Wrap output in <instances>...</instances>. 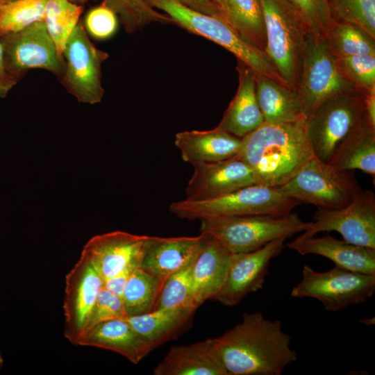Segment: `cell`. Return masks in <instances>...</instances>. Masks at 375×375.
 Wrapping results in <instances>:
<instances>
[{"label":"cell","mask_w":375,"mask_h":375,"mask_svg":"<svg viewBox=\"0 0 375 375\" xmlns=\"http://www.w3.org/2000/svg\"><path fill=\"white\" fill-rule=\"evenodd\" d=\"M213 340L229 375H281L297 358L281 321L261 312L244 313L241 322Z\"/></svg>","instance_id":"6da1fadb"},{"label":"cell","mask_w":375,"mask_h":375,"mask_svg":"<svg viewBox=\"0 0 375 375\" xmlns=\"http://www.w3.org/2000/svg\"><path fill=\"white\" fill-rule=\"evenodd\" d=\"M236 156L250 167L256 184L278 187L315 156L303 120L281 124L263 122L242 138Z\"/></svg>","instance_id":"7a4b0ae2"},{"label":"cell","mask_w":375,"mask_h":375,"mask_svg":"<svg viewBox=\"0 0 375 375\" xmlns=\"http://www.w3.org/2000/svg\"><path fill=\"white\" fill-rule=\"evenodd\" d=\"M151 7L164 12L187 31L202 36L228 50L254 72L286 84L267 54L246 40L222 17L200 12L180 0H144Z\"/></svg>","instance_id":"3957f363"},{"label":"cell","mask_w":375,"mask_h":375,"mask_svg":"<svg viewBox=\"0 0 375 375\" xmlns=\"http://www.w3.org/2000/svg\"><path fill=\"white\" fill-rule=\"evenodd\" d=\"M301 202L282 193L278 187L253 184L215 198L171 203L170 211L188 219L260 215L285 216Z\"/></svg>","instance_id":"277c9868"},{"label":"cell","mask_w":375,"mask_h":375,"mask_svg":"<svg viewBox=\"0 0 375 375\" xmlns=\"http://www.w3.org/2000/svg\"><path fill=\"white\" fill-rule=\"evenodd\" d=\"M201 221V233L215 238L231 253L259 249L278 238L305 231L310 224L303 222L294 212L285 216H233Z\"/></svg>","instance_id":"5b68a950"},{"label":"cell","mask_w":375,"mask_h":375,"mask_svg":"<svg viewBox=\"0 0 375 375\" xmlns=\"http://www.w3.org/2000/svg\"><path fill=\"white\" fill-rule=\"evenodd\" d=\"M259 1L265 28V53L282 80L297 89L308 32L287 0Z\"/></svg>","instance_id":"8992f818"},{"label":"cell","mask_w":375,"mask_h":375,"mask_svg":"<svg viewBox=\"0 0 375 375\" xmlns=\"http://www.w3.org/2000/svg\"><path fill=\"white\" fill-rule=\"evenodd\" d=\"M352 170H340L316 156L285 184L282 193L318 209H339L362 190Z\"/></svg>","instance_id":"52a82bcc"},{"label":"cell","mask_w":375,"mask_h":375,"mask_svg":"<svg viewBox=\"0 0 375 375\" xmlns=\"http://www.w3.org/2000/svg\"><path fill=\"white\" fill-rule=\"evenodd\" d=\"M365 94L359 90L338 94L306 117L308 135L317 158L329 163L342 140L367 116Z\"/></svg>","instance_id":"ba28073f"},{"label":"cell","mask_w":375,"mask_h":375,"mask_svg":"<svg viewBox=\"0 0 375 375\" xmlns=\"http://www.w3.org/2000/svg\"><path fill=\"white\" fill-rule=\"evenodd\" d=\"M375 292V274L349 271L337 266L326 272H316L303 265L302 278L291 290L296 298H312L328 312L340 311L364 303Z\"/></svg>","instance_id":"9c48e42d"},{"label":"cell","mask_w":375,"mask_h":375,"mask_svg":"<svg viewBox=\"0 0 375 375\" xmlns=\"http://www.w3.org/2000/svg\"><path fill=\"white\" fill-rule=\"evenodd\" d=\"M297 90L306 117L331 97L358 90L344 76L326 39L310 33L307 34Z\"/></svg>","instance_id":"30bf717a"},{"label":"cell","mask_w":375,"mask_h":375,"mask_svg":"<svg viewBox=\"0 0 375 375\" xmlns=\"http://www.w3.org/2000/svg\"><path fill=\"white\" fill-rule=\"evenodd\" d=\"M65 68L61 77L64 87L79 102L99 103L104 94L101 85V65L108 54L90 41L82 22H79L65 45Z\"/></svg>","instance_id":"8fae6325"},{"label":"cell","mask_w":375,"mask_h":375,"mask_svg":"<svg viewBox=\"0 0 375 375\" xmlns=\"http://www.w3.org/2000/svg\"><path fill=\"white\" fill-rule=\"evenodd\" d=\"M6 67L18 81L28 70L40 68L62 77L65 61L58 52L44 21L0 35Z\"/></svg>","instance_id":"7c38bea8"},{"label":"cell","mask_w":375,"mask_h":375,"mask_svg":"<svg viewBox=\"0 0 375 375\" xmlns=\"http://www.w3.org/2000/svg\"><path fill=\"white\" fill-rule=\"evenodd\" d=\"M335 231L347 242L375 249V195L361 190L339 209H318L303 236Z\"/></svg>","instance_id":"4fadbf2b"},{"label":"cell","mask_w":375,"mask_h":375,"mask_svg":"<svg viewBox=\"0 0 375 375\" xmlns=\"http://www.w3.org/2000/svg\"><path fill=\"white\" fill-rule=\"evenodd\" d=\"M104 279L90 256L83 250L65 276L63 311L64 335L72 344L83 332Z\"/></svg>","instance_id":"5bb4252c"},{"label":"cell","mask_w":375,"mask_h":375,"mask_svg":"<svg viewBox=\"0 0 375 375\" xmlns=\"http://www.w3.org/2000/svg\"><path fill=\"white\" fill-rule=\"evenodd\" d=\"M285 240L278 238L259 249L232 253L224 283L212 299L235 306L249 294L262 289L270 262L281 253Z\"/></svg>","instance_id":"9a60e30c"},{"label":"cell","mask_w":375,"mask_h":375,"mask_svg":"<svg viewBox=\"0 0 375 375\" xmlns=\"http://www.w3.org/2000/svg\"><path fill=\"white\" fill-rule=\"evenodd\" d=\"M185 188V199L201 201L222 196L256 184L250 167L238 156L194 166Z\"/></svg>","instance_id":"2e32d148"},{"label":"cell","mask_w":375,"mask_h":375,"mask_svg":"<svg viewBox=\"0 0 375 375\" xmlns=\"http://www.w3.org/2000/svg\"><path fill=\"white\" fill-rule=\"evenodd\" d=\"M147 237L120 231L106 233L90 238L83 250L105 281L132 265H140Z\"/></svg>","instance_id":"e0dca14e"},{"label":"cell","mask_w":375,"mask_h":375,"mask_svg":"<svg viewBox=\"0 0 375 375\" xmlns=\"http://www.w3.org/2000/svg\"><path fill=\"white\" fill-rule=\"evenodd\" d=\"M208 235L160 238L148 236L140 267L151 274L167 278L193 263Z\"/></svg>","instance_id":"ac0fdd59"},{"label":"cell","mask_w":375,"mask_h":375,"mask_svg":"<svg viewBox=\"0 0 375 375\" xmlns=\"http://www.w3.org/2000/svg\"><path fill=\"white\" fill-rule=\"evenodd\" d=\"M288 247L302 256H324L335 266L362 274H375V249L340 240L329 234L320 238L300 235Z\"/></svg>","instance_id":"d6986e66"},{"label":"cell","mask_w":375,"mask_h":375,"mask_svg":"<svg viewBox=\"0 0 375 375\" xmlns=\"http://www.w3.org/2000/svg\"><path fill=\"white\" fill-rule=\"evenodd\" d=\"M154 375H229L213 338L172 347Z\"/></svg>","instance_id":"ffe728a7"},{"label":"cell","mask_w":375,"mask_h":375,"mask_svg":"<svg viewBox=\"0 0 375 375\" xmlns=\"http://www.w3.org/2000/svg\"><path fill=\"white\" fill-rule=\"evenodd\" d=\"M238 87L219 123V128L242 138L258 128L264 119L259 107L254 72L238 60Z\"/></svg>","instance_id":"44dd1931"},{"label":"cell","mask_w":375,"mask_h":375,"mask_svg":"<svg viewBox=\"0 0 375 375\" xmlns=\"http://www.w3.org/2000/svg\"><path fill=\"white\" fill-rule=\"evenodd\" d=\"M174 143L183 160L194 167L236 156L241 147L242 138L216 127L207 131L178 132Z\"/></svg>","instance_id":"7402d4cb"},{"label":"cell","mask_w":375,"mask_h":375,"mask_svg":"<svg viewBox=\"0 0 375 375\" xmlns=\"http://www.w3.org/2000/svg\"><path fill=\"white\" fill-rule=\"evenodd\" d=\"M76 345L102 348L116 352L138 364L153 348L131 326L126 319L101 322L83 332Z\"/></svg>","instance_id":"603a6c76"},{"label":"cell","mask_w":375,"mask_h":375,"mask_svg":"<svg viewBox=\"0 0 375 375\" xmlns=\"http://www.w3.org/2000/svg\"><path fill=\"white\" fill-rule=\"evenodd\" d=\"M231 254L217 240L208 235L192 265L193 300L198 308L213 299L222 288Z\"/></svg>","instance_id":"cb8c5ba5"},{"label":"cell","mask_w":375,"mask_h":375,"mask_svg":"<svg viewBox=\"0 0 375 375\" xmlns=\"http://www.w3.org/2000/svg\"><path fill=\"white\" fill-rule=\"evenodd\" d=\"M256 93L264 122L293 123L306 118L297 90L264 74L254 72Z\"/></svg>","instance_id":"d4e9b609"},{"label":"cell","mask_w":375,"mask_h":375,"mask_svg":"<svg viewBox=\"0 0 375 375\" xmlns=\"http://www.w3.org/2000/svg\"><path fill=\"white\" fill-rule=\"evenodd\" d=\"M197 309L192 306L158 309L126 319L133 329L154 349L181 333Z\"/></svg>","instance_id":"484cf974"},{"label":"cell","mask_w":375,"mask_h":375,"mask_svg":"<svg viewBox=\"0 0 375 375\" xmlns=\"http://www.w3.org/2000/svg\"><path fill=\"white\" fill-rule=\"evenodd\" d=\"M340 170L360 169L375 176V126L367 116L347 134L328 163Z\"/></svg>","instance_id":"4316f807"},{"label":"cell","mask_w":375,"mask_h":375,"mask_svg":"<svg viewBox=\"0 0 375 375\" xmlns=\"http://www.w3.org/2000/svg\"><path fill=\"white\" fill-rule=\"evenodd\" d=\"M165 280L140 267L136 268L126 281L122 295L127 316L153 311Z\"/></svg>","instance_id":"83f0119b"},{"label":"cell","mask_w":375,"mask_h":375,"mask_svg":"<svg viewBox=\"0 0 375 375\" xmlns=\"http://www.w3.org/2000/svg\"><path fill=\"white\" fill-rule=\"evenodd\" d=\"M230 24L250 44L265 53L266 35L259 0H227Z\"/></svg>","instance_id":"f1b7e54d"},{"label":"cell","mask_w":375,"mask_h":375,"mask_svg":"<svg viewBox=\"0 0 375 375\" xmlns=\"http://www.w3.org/2000/svg\"><path fill=\"white\" fill-rule=\"evenodd\" d=\"M325 39L331 51L336 58L375 55V39L353 24L336 21Z\"/></svg>","instance_id":"f546056e"},{"label":"cell","mask_w":375,"mask_h":375,"mask_svg":"<svg viewBox=\"0 0 375 375\" xmlns=\"http://www.w3.org/2000/svg\"><path fill=\"white\" fill-rule=\"evenodd\" d=\"M83 7L69 0H48L44 22L62 57L69 35L79 23Z\"/></svg>","instance_id":"4dcf8cb0"},{"label":"cell","mask_w":375,"mask_h":375,"mask_svg":"<svg viewBox=\"0 0 375 375\" xmlns=\"http://www.w3.org/2000/svg\"><path fill=\"white\" fill-rule=\"evenodd\" d=\"M101 1L119 17L128 33H134L152 22L172 23L169 16L158 12L144 0Z\"/></svg>","instance_id":"1f68e13d"},{"label":"cell","mask_w":375,"mask_h":375,"mask_svg":"<svg viewBox=\"0 0 375 375\" xmlns=\"http://www.w3.org/2000/svg\"><path fill=\"white\" fill-rule=\"evenodd\" d=\"M48 0H15L0 3V35L22 30L44 21Z\"/></svg>","instance_id":"d6a6232c"},{"label":"cell","mask_w":375,"mask_h":375,"mask_svg":"<svg viewBox=\"0 0 375 375\" xmlns=\"http://www.w3.org/2000/svg\"><path fill=\"white\" fill-rule=\"evenodd\" d=\"M192 265L172 274L165 280L160 295L153 310L194 306Z\"/></svg>","instance_id":"836d02e7"},{"label":"cell","mask_w":375,"mask_h":375,"mask_svg":"<svg viewBox=\"0 0 375 375\" xmlns=\"http://www.w3.org/2000/svg\"><path fill=\"white\" fill-rule=\"evenodd\" d=\"M308 33L325 38L336 22L328 0H287Z\"/></svg>","instance_id":"e575fe53"},{"label":"cell","mask_w":375,"mask_h":375,"mask_svg":"<svg viewBox=\"0 0 375 375\" xmlns=\"http://www.w3.org/2000/svg\"><path fill=\"white\" fill-rule=\"evenodd\" d=\"M336 21L355 24L375 39V0H328Z\"/></svg>","instance_id":"d590c367"},{"label":"cell","mask_w":375,"mask_h":375,"mask_svg":"<svg viewBox=\"0 0 375 375\" xmlns=\"http://www.w3.org/2000/svg\"><path fill=\"white\" fill-rule=\"evenodd\" d=\"M347 79L364 93L375 91V55L336 58Z\"/></svg>","instance_id":"8d00e7d4"},{"label":"cell","mask_w":375,"mask_h":375,"mask_svg":"<svg viewBox=\"0 0 375 375\" xmlns=\"http://www.w3.org/2000/svg\"><path fill=\"white\" fill-rule=\"evenodd\" d=\"M127 317L122 299L103 286L88 317L83 332L104 321Z\"/></svg>","instance_id":"74e56055"},{"label":"cell","mask_w":375,"mask_h":375,"mask_svg":"<svg viewBox=\"0 0 375 375\" xmlns=\"http://www.w3.org/2000/svg\"><path fill=\"white\" fill-rule=\"evenodd\" d=\"M117 16L113 10L101 3L88 12L85 19V29L95 39L109 38L117 31Z\"/></svg>","instance_id":"f35d334b"},{"label":"cell","mask_w":375,"mask_h":375,"mask_svg":"<svg viewBox=\"0 0 375 375\" xmlns=\"http://www.w3.org/2000/svg\"><path fill=\"white\" fill-rule=\"evenodd\" d=\"M138 267H140L138 264L132 265L116 276L105 280L104 288L122 298L126 281L133 272Z\"/></svg>","instance_id":"ab89813d"},{"label":"cell","mask_w":375,"mask_h":375,"mask_svg":"<svg viewBox=\"0 0 375 375\" xmlns=\"http://www.w3.org/2000/svg\"><path fill=\"white\" fill-rule=\"evenodd\" d=\"M17 82L18 81L12 76L6 67L0 44V98H5Z\"/></svg>","instance_id":"60d3db41"},{"label":"cell","mask_w":375,"mask_h":375,"mask_svg":"<svg viewBox=\"0 0 375 375\" xmlns=\"http://www.w3.org/2000/svg\"><path fill=\"white\" fill-rule=\"evenodd\" d=\"M180 1L190 8L197 10L200 12L223 18L219 10L217 7V6L212 1V0Z\"/></svg>","instance_id":"b9f144b4"},{"label":"cell","mask_w":375,"mask_h":375,"mask_svg":"<svg viewBox=\"0 0 375 375\" xmlns=\"http://www.w3.org/2000/svg\"><path fill=\"white\" fill-rule=\"evenodd\" d=\"M364 103L367 117L370 123L375 126V91L365 94Z\"/></svg>","instance_id":"7bdbcfd3"},{"label":"cell","mask_w":375,"mask_h":375,"mask_svg":"<svg viewBox=\"0 0 375 375\" xmlns=\"http://www.w3.org/2000/svg\"><path fill=\"white\" fill-rule=\"evenodd\" d=\"M219 10L223 18L230 24L227 0H212Z\"/></svg>","instance_id":"ee69618b"},{"label":"cell","mask_w":375,"mask_h":375,"mask_svg":"<svg viewBox=\"0 0 375 375\" xmlns=\"http://www.w3.org/2000/svg\"><path fill=\"white\" fill-rule=\"evenodd\" d=\"M69 1H70L71 2H73L74 3L82 5V4L85 3V2H87L88 0H69Z\"/></svg>","instance_id":"f6af8a7d"},{"label":"cell","mask_w":375,"mask_h":375,"mask_svg":"<svg viewBox=\"0 0 375 375\" xmlns=\"http://www.w3.org/2000/svg\"><path fill=\"white\" fill-rule=\"evenodd\" d=\"M3 356H2L1 349H0V372H1V369L3 368Z\"/></svg>","instance_id":"bcb514c9"},{"label":"cell","mask_w":375,"mask_h":375,"mask_svg":"<svg viewBox=\"0 0 375 375\" xmlns=\"http://www.w3.org/2000/svg\"><path fill=\"white\" fill-rule=\"evenodd\" d=\"M14 1L15 0H0V3H7Z\"/></svg>","instance_id":"7dc6e473"}]
</instances>
